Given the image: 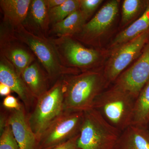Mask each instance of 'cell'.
I'll return each mask as SVG.
<instances>
[{"mask_svg":"<svg viewBox=\"0 0 149 149\" xmlns=\"http://www.w3.org/2000/svg\"><path fill=\"white\" fill-rule=\"evenodd\" d=\"M121 133L92 109L84 112L77 146L80 149H114Z\"/></svg>","mask_w":149,"mask_h":149,"instance_id":"277c9868","label":"cell"},{"mask_svg":"<svg viewBox=\"0 0 149 149\" xmlns=\"http://www.w3.org/2000/svg\"><path fill=\"white\" fill-rule=\"evenodd\" d=\"M10 27L14 35L25 44L34 54L50 81H57L65 75L77 74L78 70L62 65L49 37L33 34L27 30L23 24Z\"/></svg>","mask_w":149,"mask_h":149,"instance_id":"7a4b0ae2","label":"cell"},{"mask_svg":"<svg viewBox=\"0 0 149 149\" xmlns=\"http://www.w3.org/2000/svg\"><path fill=\"white\" fill-rule=\"evenodd\" d=\"M78 136L79 134L69 141L52 149H80L77 145Z\"/></svg>","mask_w":149,"mask_h":149,"instance_id":"484cf974","label":"cell"},{"mask_svg":"<svg viewBox=\"0 0 149 149\" xmlns=\"http://www.w3.org/2000/svg\"><path fill=\"white\" fill-rule=\"evenodd\" d=\"M136 100L128 92L115 85L99 95L93 108L100 112L110 124L122 132L132 124Z\"/></svg>","mask_w":149,"mask_h":149,"instance_id":"3957f363","label":"cell"},{"mask_svg":"<svg viewBox=\"0 0 149 149\" xmlns=\"http://www.w3.org/2000/svg\"><path fill=\"white\" fill-rule=\"evenodd\" d=\"M118 5L119 2L116 0L107 3L86 23L80 32L72 37H77L86 42H91L111 27L118 13Z\"/></svg>","mask_w":149,"mask_h":149,"instance_id":"8fae6325","label":"cell"},{"mask_svg":"<svg viewBox=\"0 0 149 149\" xmlns=\"http://www.w3.org/2000/svg\"><path fill=\"white\" fill-rule=\"evenodd\" d=\"M0 56L9 61L21 76L36 58L30 49L14 35L10 27L4 22L1 25Z\"/></svg>","mask_w":149,"mask_h":149,"instance_id":"ba28073f","label":"cell"},{"mask_svg":"<svg viewBox=\"0 0 149 149\" xmlns=\"http://www.w3.org/2000/svg\"><path fill=\"white\" fill-rule=\"evenodd\" d=\"M2 104L5 108L10 110L20 109L22 106L17 99L11 95L5 97L3 100Z\"/></svg>","mask_w":149,"mask_h":149,"instance_id":"d4e9b609","label":"cell"},{"mask_svg":"<svg viewBox=\"0 0 149 149\" xmlns=\"http://www.w3.org/2000/svg\"><path fill=\"white\" fill-rule=\"evenodd\" d=\"M87 19L80 9L75 11L63 20L52 25L49 35L53 37H73L80 32Z\"/></svg>","mask_w":149,"mask_h":149,"instance_id":"ac0fdd59","label":"cell"},{"mask_svg":"<svg viewBox=\"0 0 149 149\" xmlns=\"http://www.w3.org/2000/svg\"><path fill=\"white\" fill-rule=\"evenodd\" d=\"M80 0H66L61 5L49 9L51 25L60 22L80 8Z\"/></svg>","mask_w":149,"mask_h":149,"instance_id":"44dd1931","label":"cell"},{"mask_svg":"<svg viewBox=\"0 0 149 149\" xmlns=\"http://www.w3.org/2000/svg\"><path fill=\"white\" fill-rule=\"evenodd\" d=\"M149 123V79L136 99L132 124L148 127Z\"/></svg>","mask_w":149,"mask_h":149,"instance_id":"ffe728a7","label":"cell"},{"mask_svg":"<svg viewBox=\"0 0 149 149\" xmlns=\"http://www.w3.org/2000/svg\"><path fill=\"white\" fill-rule=\"evenodd\" d=\"M144 1L140 0H125L122 7V22L128 23L141 10L144 5Z\"/></svg>","mask_w":149,"mask_h":149,"instance_id":"7402d4cb","label":"cell"},{"mask_svg":"<svg viewBox=\"0 0 149 149\" xmlns=\"http://www.w3.org/2000/svg\"><path fill=\"white\" fill-rule=\"evenodd\" d=\"M149 79V42L137 61L120 74L115 86L130 94L136 99Z\"/></svg>","mask_w":149,"mask_h":149,"instance_id":"30bf717a","label":"cell"},{"mask_svg":"<svg viewBox=\"0 0 149 149\" xmlns=\"http://www.w3.org/2000/svg\"><path fill=\"white\" fill-rule=\"evenodd\" d=\"M101 0H80L79 9L86 18L91 16L102 2Z\"/></svg>","mask_w":149,"mask_h":149,"instance_id":"cb8c5ba5","label":"cell"},{"mask_svg":"<svg viewBox=\"0 0 149 149\" xmlns=\"http://www.w3.org/2000/svg\"><path fill=\"white\" fill-rule=\"evenodd\" d=\"M46 0H32L23 25L33 34L48 37L51 25Z\"/></svg>","mask_w":149,"mask_h":149,"instance_id":"5bb4252c","label":"cell"},{"mask_svg":"<svg viewBox=\"0 0 149 149\" xmlns=\"http://www.w3.org/2000/svg\"><path fill=\"white\" fill-rule=\"evenodd\" d=\"M64 112V83L62 77L37 100L28 120L38 142L47 127Z\"/></svg>","mask_w":149,"mask_h":149,"instance_id":"5b68a950","label":"cell"},{"mask_svg":"<svg viewBox=\"0 0 149 149\" xmlns=\"http://www.w3.org/2000/svg\"><path fill=\"white\" fill-rule=\"evenodd\" d=\"M149 29V2L142 15L116 36L113 41V46L118 47L135 39Z\"/></svg>","mask_w":149,"mask_h":149,"instance_id":"d6986e66","label":"cell"},{"mask_svg":"<svg viewBox=\"0 0 149 149\" xmlns=\"http://www.w3.org/2000/svg\"><path fill=\"white\" fill-rule=\"evenodd\" d=\"M66 0H46L48 8H54L59 6L61 5Z\"/></svg>","mask_w":149,"mask_h":149,"instance_id":"4316f807","label":"cell"},{"mask_svg":"<svg viewBox=\"0 0 149 149\" xmlns=\"http://www.w3.org/2000/svg\"><path fill=\"white\" fill-rule=\"evenodd\" d=\"M32 0H1L0 7L4 15L3 22L11 27L24 23Z\"/></svg>","mask_w":149,"mask_h":149,"instance_id":"e0dca14e","label":"cell"},{"mask_svg":"<svg viewBox=\"0 0 149 149\" xmlns=\"http://www.w3.org/2000/svg\"><path fill=\"white\" fill-rule=\"evenodd\" d=\"M21 77L32 96L37 100L49 89L48 74L36 61L24 70Z\"/></svg>","mask_w":149,"mask_h":149,"instance_id":"9a60e30c","label":"cell"},{"mask_svg":"<svg viewBox=\"0 0 149 149\" xmlns=\"http://www.w3.org/2000/svg\"><path fill=\"white\" fill-rule=\"evenodd\" d=\"M64 83V111L85 112L93 109L102 93L104 79L100 73L85 71L62 77Z\"/></svg>","mask_w":149,"mask_h":149,"instance_id":"6da1fadb","label":"cell"},{"mask_svg":"<svg viewBox=\"0 0 149 149\" xmlns=\"http://www.w3.org/2000/svg\"><path fill=\"white\" fill-rule=\"evenodd\" d=\"M0 149H19L10 125L8 123L1 132Z\"/></svg>","mask_w":149,"mask_h":149,"instance_id":"603a6c76","label":"cell"},{"mask_svg":"<svg viewBox=\"0 0 149 149\" xmlns=\"http://www.w3.org/2000/svg\"></svg>","mask_w":149,"mask_h":149,"instance_id":"f1b7e54d","label":"cell"},{"mask_svg":"<svg viewBox=\"0 0 149 149\" xmlns=\"http://www.w3.org/2000/svg\"><path fill=\"white\" fill-rule=\"evenodd\" d=\"M12 90L7 85L0 83V95L1 96H8L10 95Z\"/></svg>","mask_w":149,"mask_h":149,"instance_id":"83f0119b","label":"cell"},{"mask_svg":"<svg viewBox=\"0 0 149 149\" xmlns=\"http://www.w3.org/2000/svg\"><path fill=\"white\" fill-rule=\"evenodd\" d=\"M0 83L8 86L16 93L27 109L32 106L35 98L29 92L21 75L6 59L0 56Z\"/></svg>","mask_w":149,"mask_h":149,"instance_id":"4fadbf2b","label":"cell"},{"mask_svg":"<svg viewBox=\"0 0 149 149\" xmlns=\"http://www.w3.org/2000/svg\"><path fill=\"white\" fill-rule=\"evenodd\" d=\"M149 39V29L135 39L118 47L110 59L104 76L107 80H116L123 70L141 54Z\"/></svg>","mask_w":149,"mask_h":149,"instance_id":"9c48e42d","label":"cell"},{"mask_svg":"<svg viewBox=\"0 0 149 149\" xmlns=\"http://www.w3.org/2000/svg\"><path fill=\"white\" fill-rule=\"evenodd\" d=\"M10 111L7 123L10 125L19 149H37V139L30 127L24 107Z\"/></svg>","mask_w":149,"mask_h":149,"instance_id":"7c38bea8","label":"cell"},{"mask_svg":"<svg viewBox=\"0 0 149 149\" xmlns=\"http://www.w3.org/2000/svg\"><path fill=\"white\" fill-rule=\"evenodd\" d=\"M114 149H149L148 127L129 125L121 132Z\"/></svg>","mask_w":149,"mask_h":149,"instance_id":"2e32d148","label":"cell"},{"mask_svg":"<svg viewBox=\"0 0 149 149\" xmlns=\"http://www.w3.org/2000/svg\"><path fill=\"white\" fill-rule=\"evenodd\" d=\"M83 112L64 111L42 133L37 149H52L78 135Z\"/></svg>","mask_w":149,"mask_h":149,"instance_id":"52a82bcc","label":"cell"},{"mask_svg":"<svg viewBox=\"0 0 149 149\" xmlns=\"http://www.w3.org/2000/svg\"><path fill=\"white\" fill-rule=\"evenodd\" d=\"M63 65L87 70L94 66L100 58L98 52L86 47L72 37H49Z\"/></svg>","mask_w":149,"mask_h":149,"instance_id":"8992f818","label":"cell"}]
</instances>
